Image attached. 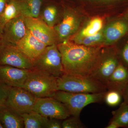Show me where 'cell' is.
<instances>
[{
	"label": "cell",
	"instance_id": "obj_22",
	"mask_svg": "<svg viewBox=\"0 0 128 128\" xmlns=\"http://www.w3.org/2000/svg\"><path fill=\"white\" fill-rule=\"evenodd\" d=\"M70 40L74 43L88 47L98 46L101 44H104V43L102 29L96 34L92 36L84 38L72 36Z\"/></svg>",
	"mask_w": 128,
	"mask_h": 128
},
{
	"label": "cell",
	"instance_id": "obj_1",
	"mask_svg": "<svg viewBox=\"0 0 128 128\" xmlns=\"http://www.w3.org/2000/svg\"><path fill=\"white\" fill-rule=\"evenodd\" d=\"M64 73L92 77L100 58L102 49L64 41L57 45Z\"/></svg>",
	"mask_w": 128,
	"mask_h": 128
},
{
	"label": "cell",
	"instance_id": "obj_11",
	"mask_svg": "<svg viewBox=\"0 0 128 128\" xmlns=\"http://www.w3.org/2000/svg\"><path fill=\"white\" fill-rule=\"evenodd\" d=\"M29 70L7 65H0V83L10 87L23 88Z\"/></svg>",
	"mask_w": 128,
	"mask_h": 128
},
{
	"label": "cell",
	"instance_id": "obj_16",
	"mask_svg": "<svg viewBox=\"0 0 128 128\" xmlns=\"http://www.w3.org/2000/svg\"><path fill=\"white\" fill-rule=\"evenodd\" d=\"M128 84V69L120 62L106 83L107 90H116L123 94Z\"/></svg>",
	"mask_w": 128,
	"mask_h": 128
},
{
	"label": "cell",
	"instance_id": "obj_4",
	"mask_svg": "<svg viewBox=\"0 0 128 128\" xmlns=\"http://www.w3.org/2000/svg\"><path fill=\"white\" fill-rule=\"evenodd\" d=\"M57 78L37 70H29L23 88L37 98L53 97L58 90Z\"/></svg>",
	"mask_w": 128,
	"mask_h": 128
},
{
	"label": "cell",
	"instance_id": "obj_27",
	"mask_svg": "<svg viewBox=\"0 0 128 128\" xmlns=\"http://www.w3.org/2000/svg\"><path fill=\"white\" fill-rule=\"evenodd\" d=\"M10 88L0 83V108L6 105Z\"/></svg>",
	"mask_w": 128,
	"mask_h": 128
},
{
	"label": "cell",
	"instance_id": "obj_24",
	"mask_svg": "<svg viewBox=\"0 0 128 128\" xmlns=\"http://www.w3.org/2000/svg\"><path fill=\"white\" fill-rule=\"evenodd\" d=\"M122 97V94L120 92L110 89L105 92L103 100L108 106L114 107L121 103Z\"/></svg>",
	"mask_w": 128,
	"mask_h": 128
},
{
	"label": "cell",
	"instance_id": "obj_32",
	"mask_svg": "<svg viewBox=\"0 0 128 128\" xmlns=\"http://www.w3.org/2000/svg\"><path fill=\"white\" fill-rule=\"evenodd\" d=\"M122 96L124 99V102H126L128 104V84L124 90Z\"/></svg>",
	"mask_w": 128,
	"mask_h": 128
},
{
	"label": "cell",
	"instance_id": "obj_33",
	"mask_svg": "<svg viewBox=\"0 0 128 128\" xmlns=\"http://www.w3.org/2000/svg\"><path fill=\"white\" fill-rule=\"evenodd\" d=\"M4 40V36H3V32L0 28V45L3 43L1 41L2 40Z\"/></svg>",
	"mask_w": 128,
	"mask_h": 128
},
{
	"label": "cell",
	"instance_id": "obj_17",
	"mask_svg": "<svg viewBox=\"0 0 128 128\" xmlns=\"http://www.w3.org/2000/svg\"><path fill=\"white\" fill-rule=\"evenodd\" d=\"M0 119L3 128H24L22 115L6 105L0 108Z\"/></svg>",
	"mask_w": 128,
	"mask_h": 128
},
{
	"label": "cell",
	"instance_id": "obj_6",
	"mask_svg": "<svg viewBox=\"0 0 128 128\" xmlns=\"http://www.w3.org/2000/svg\"><path fill=\"white\" fill-rule=\"evenodd\" d=\"M37 98L24 88L10 87L6 105L21 115L33 110Z\"/></svg>",
	"mask_w": 128,
	"mask_h": 128
},
{
	"label": "cell",
	"instance_id": "obj_28",
	"mask_svg": "<svg viewBox=\"0 0 128 128\" xmlns=\"http://www.w3.org/2000/svg\"><path fill=\"white\" fill-rule=\"evenodd\" d=\"M120 55L122 60V64L128 69V41L120 51Z\"/></svg>",
	"mask_w": 128,
	"mask_h": 128
},
{
	"label": "cell",
	"instance_id": "obj_9",
	"mask_svg": "<svg viewBox=\"0 0 128 128\" xmlns=\"http://www.w3.org/2000/svg\"><path fill=\"white\" fill-rule=\"evenodd\" d=\"M27 28L34 37L47 46L55 44L57 35L54 28L38 18L24 16Z\"/></svg>",
	"mask_w": 128,
	"mask_h": 128
},
{
	"label": "cell",
	"instance_id": "obj_34",
	"mask_svg": "<svg viewBox=\"0 0 128 128\" xmlns=\"http://www.w3.org/2000/svg\"><path fill=\"white\" fill-rule=\"evenodd\" d=\"M3 128V126H2V124L1 122L0 119V128Z\"/></svg>",
	"mask_w": 128,
	"mask_h": 128
},
{
	"label": "cell",
	"instance_id": "obj_15",
	"mask_svg": "<svg viewBox=\"0 0 128 128\" xmlns=\"http://www.w3.org/2000/svg\"><path fill=\"white\" fill-rule=\"evenodd\" d=\"M105 45H110L118 41L128 32V24L124 21L113 22L102 30Z\"/></svg>",
	"mask_w": 128,
	"mask_h": 128
},
{
	"label": "cell",
	"instance_id": "obj_5",
	"mask_svg": "<svg viewBox=\"0 0 128 128\" xmlns=\"http://www.w3.org/2000/svg\"><path fill=\"white\" fill-rule=\"evenodd\" d=\"M34 69L58 78L64 73L62 57L56 44L47 46L42 53L33 61Z\"/></svg>",
	"mask_w": 128,
	"mask_h": 128
},
{
	"label": "cell",
	"instance_id": "obj_36",
	"mask_svg": "<svg viewBox=\"0 0 128 128\" xmlns=\"http://www.w3.org/2000/svg\"><path fill=\"white\" fill-rule=\"evenodd\" d=\"M126 16H127V18H128V14H127V15H126Z\"/></svg>",
	"mask_w": 128,
	"mask_h": 128
},
{
	"label": "cell",
	"instance_id": "obj_7",
	"mask_svg": "<svg viewBox=\"0 0 128 128\" xmlns=\"http://www.w3.org/2000/svg\"><path fill=\"white\" fill-rule=\"evenodd\" d=\"M0 65H7L19 68L33 70L32 61L14 44L6 42L0 45Z\"/></svg>",
	"mask_w": 128,
	"mask_h": 128
},
{
	"label": "cell",
	"instance_id": "obj_20",
	"mask_svg": "<svg viewBox=\"0 0 128 128\" xmlns=\"http://www.w3.org/2000/svg\"><path fill=\"white\" fill-rule=\"evenodd\" d=\"M19 3L22 15L24 16L38 18L42 4L41 0H22Z\"/></svg>",
	"mask_w": 128,
	"mask_h": 128
},
{
	"label": "cell",
	"instance_id": "obj_29",
	"mask_svg": "<svg viewBox=\"0 0 128 128\" xmlns=\"http://www.w3.org/2000/svg\"><path fill=\"white\" fill-rule=\"evenodd\" d=\"M62 120L56 118H48L45 128H62Z\"/></svg>",
	"mask_w": 128,
	"mask_h": 128
},
{
	"label": "cell",
	"instance_id": "obj_13",
	"mask_svg": "<svg viewBox=\"0 0 128 128\" xmlns=\"http://www.w3.org/2000/svg\"><path fill=\"white\" fill-rule=\"evenodd\" d=\"M27 30L24 16L21 14L5 25L2 30L4 41L15 44L24 36Z\"/></svg>",
	"mask_w": 128,
	"mask_h": 128
},
{
	"label": "cell",
	"instance_id": "obj_14",
	"mask_svg": "<svg viewBox=\"0 0 128 128\" xmlns=\"http://www.w3.org/2000/svg\"><path fill=\"white\" fill-rule=\"evenodd\" d=\"M79 25L80 21L77 16L73 12L68 11L64 13L62 20L54 29L57 36L64 42L68 40L74 34Z\"/></svg>",
	"mask_w": 128,
	"mask_h": 128
},
{
	"label": "cell",
	"instance_id": "obj_31",
	"mask_svg": "<svg viewBox=\"0 0 128 128\" xmlns=\"http://www.w3.org/2000/svg\"><path fill=\"white\" fill-rule=\"evenodd\" d=\"M120 128L119 125L114 121H110L109 124L105 127L106 128Z\"/></svg>",
	"mask_w": 128,
	"mask_h": 128
},
{
	"label": "cell",
	"instance_id": "obj_35",
	"mask_svg": "<svg viewBox=\"0 0 128 128\" xmlns=\"http://www.w3.org/2000/svg\"><path fill=\"white\" fill-rule=\"evenodd\" d=\"M105 0L112 1V0Z\"/></svg>",
	"mask_w": 128,
	"mask_h": 128
},
{
	"label": "cell",
	"instance_id": "obj_21",
	"mask_svg": "<svg viewBox=\"0 0 128 128\" xmlns=\"http://www.w3.org/2000/svg\"><path fill=\"white\" fill-rule=\"evenodd\" d=\"M103 21L102 18L96 17L92 18L77 34L73 36L84 38L96 34L102 30Z\"/></svg>",
	"mask_w": 128,
	"mask_h": 128
},
{
	"label": "cell",
	"instance_id": "obj_18",
	"mask_svg": "<svg viewBox=\"0 0 128 128\" xmlns=\"http://www.w3.org/2000/svg\"><path fill=\"white\" fill-rule=\"evenodd\" d=\"M21 14L19 2L16 0H8L4 11L0 16L1 29L2 31L6 23Z\"/></svg>",
	"mask_w": 128,
	"mask_h": 128
},
{
	"label": "cell",
	"instance_id": "obj_26",
	"mask_svg": "<svg viewBox=\"0 0 128 128\" xmlns=\"http://www.w3.org/2000/svg\"><path fill=\"white\" fill-rule=\"evenodd\" d=\"M70 116L66 119L62 120V128H83L84 125L82 122L80 116Z\"/></svg>",
	"mask_w": 128,
	"mask_h": 128
},
{
	"label": "cell",
	"instance_id": "obj_30",
	"mask_svg": "<svg viewBox=\"0 0 128 128\" xmlns=\"http://www.w3.org/2000/svg\"><path fill=\"white\" fill-rule=\"evenodd\" d=\"M8 0H0V16L4 11Z\"/></svg>",
	"mask_w": 128,
	"mask_h": 128
},
{
	"label": "cell",
	"instance_id": "obj_3",
	"mask_svg": "<svg viewBox=\"0 0 128 128\" xmlns=\"http://www.w3.org/2000/svg\"><path fill=\"white\" fill-rule=\"evenodd\" d=\"M106 92L83 93L57 90L53 97L64 105L70 116H80L82 109L88 105L103 100Z\"/></svg>",
	"mask_w": 128,
	"mask_h": 128
},
{
	"label": "cell",
	"instance_id": "obj_2",
	"mask_svg": "<svg viewBox=\"0 0 128 128\" xmlns=\"http://www.w3.org/2000/svg\"><path fill=\"white\" fill-rule=\"evenodd\" d=\"M58 90L76 93H96L107 91L106 86L95 78L64 73L57 78Z\"/></svg>",
	"mask_w": 128,
	"mask_h": 128
},
{
	"label": "cell",
	"instance_id": "obj_8",
	"mask_svg": "<svg viewBox=\"0 0 128 128\" xmlns=\"http://www.w3.org/2000/svg\"><path fill=\"white\" fill-rule=\"evenodd\" d=\"M33 111L48 118L63 120L70 116L64 105L53 97L38 98Z\"/></svg>",
	"mask_w": 128,
	"mask_h": 128
},
{
	"label": "cell",
	"instance_id": "obj_19",
	"mask_svg": "<svg viewBox=\"0 0 128 128\" xmlns=\"http://www.w3.org/2000/svg\"><path fill=\"white\" fill-rule=\"evenodd\" d=\"M21 115L23 118L25 128H45L48 119L34 111Z\"/></svg>",
	"mask_w": 128,
	"mask_h": 128
},
{
	"label": "cell",
	"instance_id": "obj_23",
	"mask_svg": "<svg viewBox=\"0 0 128 128\" xmlns=\"http://www.w3.org/2000/svg\"><path fill=\"white\" fill-rule=\"evenodd\" d=\"M112 114L113 117L112 121L116 122L120 128H128V104L127 102L124 101Z\"/></svg>",
	"mask_w": 128,
	"mask_h": 128
},
{
	"label": "cell",
	"instance_id": "obj_25",
	"mask_svg": "<svg viewBox=\"0 0 128 128\" xmlns=\"http://www.w3.org/2000/svg\"><path fill=\"white\" fill-rule=\"evenodd\" d=\"M57 14V8L54 6H49L44 10L43 17L44 21L48 25L53 28Z\"/></svg>",
	"mask_w": 128,
	"mask_h": 128
},
{
	"label": "cell",
	"instance_id": "obj_10",
	"mask_svg": "<svg viewBox=\"0 0 128 128\" xmlns=\"http://www.w3.org/2000/svg\"><path fill=\"white\" fill-rule=\"evenodd\" d=\"M119 63L114 52L102 50L99 64L92 77L106 86L108 80Z\"/></svg>",
	"mask_w": 128,
	"mask_h": 128
},
{
	"label": "cell",
	"instance_id": "obj_12",
	"mask_svg": "<svg viewBox=\"0 0 128 128\" xmlns=\"http://www.w3.org/2000/svg\"><path fill=\"white\" fill-rule=\"evenodd\" d=\"M14 45L32 62L47 46L34 37L28 29L24 36Z\"/></svg>",
	"mask_w": 128,
	"mask_h": 128
}]
</instances>
